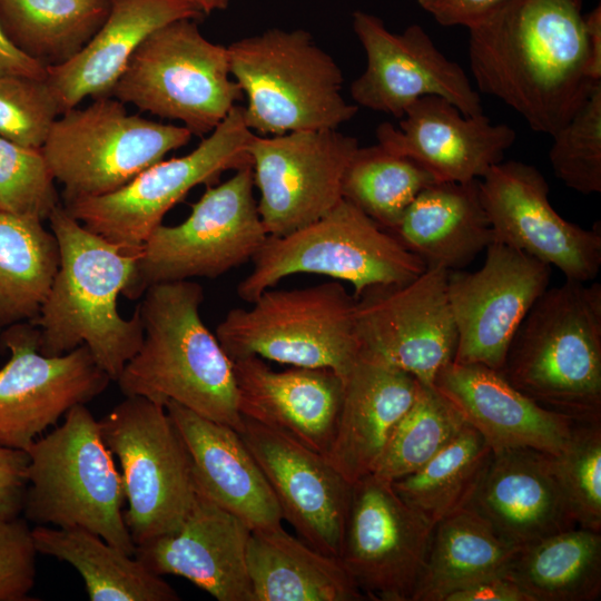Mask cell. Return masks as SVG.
I'll list each match as a JSON object with an SVG mask.
<instances>
[{
	"mask_svg": "<svg viewBox=\"0 0 601 601\" xmlns=\"http://www.w3.org/2000/svg\"><path fill=\"white\" fill-rule=\"evenodd\" d=\"M480 91L502 100L532 130L554 135L592 89L582 0H509L469 28Z\"/></svg>",
	"mask_w": 601,
	"mask_h": 601,
	"instance_id": "obj_1",
	"label": "cell"
},
{
	"mask_svg": "<svg viewBox=\"0 0 601 601\" xmlns=\"http://www.w3.org/2000/svg\"><path fill=\"white\" fill-rule=\"evenodd\" d=\"M48 220L59 245L60 264L38 316L30 322L39 331L38 348L58 356L85 345L116 382L144 338L138 306L129 319L117 308L137 255L86 228L61 204Z\"/></svg>",
	"mask_w": 601,
	"mask_h": 601,
	"instance_id": "obj_2",
	"label": "cell"
},
{
	"mask_svg": "<svg viewBox=\"0 0 601 601\" xmlns=\"http://www.w3.org/2000/svg\"><path fill=\"white\" fill-rule=\"evenodd\" d=\"M141 297L144 338L116 381L121 393L164 406L175 402L239 433L244 418L233 361L199 314L203 287L190 279L167 282Z\"/></svg>",
	"mask_w": 601,
	"mask_h": 601,
	"instance_id": "obj_3",
	"label": "cell"
},
{
	"mask_svg": "<svg viewBox=\"0 0 601 601\" xmlns=\"http://www.w3.org/2000/svg\"><path fill=\"white\" fill-rule=\"evenodd\" d=\"M500 373L538 404L601 420V285L568 280L529 311Z\"/></svg>",
	"mask_w": 601,
	"mask_h": 601,
	"instance_id": "obj_4",
	"label": "cell"
},
{
	"mask_svg": "<svg viewBox=\"0 0 601 601\" xmlns=\"http://www.w3.org/2000/svg\"><path fill=\"white\" fill-rule=\"evenodd\" d=\"M27 489L22 513L36 525L88 530L124 552L136 544L124 519L121 475L86 404L24 451Z\"/></svg>",
	"mask_w": 601,
	"mask_h": 601,
	"instance_id": "obj_5",
	"label": "cell"
},
{
	"mask_svg": "<svg viewBox=\"0 0 601 601\" xmlns=\"http://www.w3.org/2000/svg\"><path fill=\"white\" fill-rule=\"evenodd\" d=\"M230 75L247 98L244 117L252 131L337 129L358 106L342 95L338 65L303 29H268L227 47Z\"/></svg>",
	"mask_w": 601,
	"mask_h": 601,
	"instance_id": "obj_6",
	"label": "cell"
},
{
	"mask_svg": "<svg viewBox=\"0 0 601 601\" xmlns=\"http://www.w3.org/2000/svg\"><path fill=\"white\" fill-rule=\"evenodd\" d=\"M253 263L237 286L247 303L296 274L347 282L358 297L372 287L407 283L426 269L391 231L344 198L317 220L284 236H268Z\"/></svg>",
	"mask_w": 601,
	"mask_h": 601,
	"instance_id": "obj_7",
	"label": "cell"
},
{
	"mask_svg": "<svg viewBox=\"0 0 601 601\" xmlns=\"http://www.w3.org/2000/svg\"><path fill=\"white\" fill-rule=\"evenodd\" d=\"M233 308L216 337L234 361L258 356L296 367L328 368L342 380L359 356L356 297L338 282L263 292Z\"/></svg>",
	"mask_w": 601,
	"mask_h": 601,
	"instance_id": "obj_8",
	"label": "cell"
},
{
	"mask_svg": "<svg viewBox=\"0 0 601 601\" xmlns=\"http://www.w3.org/2000/svg\"><path fill=\"white\" fill-rule=\"evenodd\" d=\"M109 96L205 136L243 92L230 75L227 47L205 38L195 19H179L142 41Z\"/></svg>",
	"mask_w": 601,
	"mask_h": 601,
	"instance_id": "obj_9",
	"label": "cell"
},
{
	"mask_svg": "<svg viewBox=\"0 0 601 601\" xmlns=\"http://www.w3.org/2000/svg\"><path fill=\"white\" fill-rule=\"evenodd\" d=\"M191 136L185 126L129 115L125 104L105 95L61 114L41 150L68 203L124 187Z\"/></svg>",
	"mask_w": 601,
	"mask_h": 601,
	"instance_id": "obj_10",
	"label": "cell"
},
{
	"mask_svg": "<svg viewBox=\"0 0 601 601\" xmlns=\"http://www.w3.org/2000/svg\"><path fill=\"white\" fill-rule=\"evenodd\" d=\"M254 187L252 166L207 186L183 223L161 224L151 233L137 254L132 277L122 294L137 299L152 285L216 278L253 260L268 237Z\"/></svg>",
	"mask_w": 601,
	"mask_h": 601,
	"instance_id": "obj_11",
	"label": "cell"
},
{
	"mask_svg": "<svg viewBox=\"0 0 601 601\" xmlns=\"http://www.w3.org/2000/svg\"><path fill=\"white\" fill-rule=\"evenodd\" d=\"M99 424L120 464L124 519L136 546L176 530L196 487L189 453L166 407L126 396Z\"/></svg>",
	"mask_w": 601,
	"mask_h": 601,
	"instance_id": "obj_12",
	"label": "cell"
},
{
	"mask_svg": "<svg viewBox=\"0 0 601 601\" xmlns=\"http://www.w3.org/2000/svg\"><path fill=\"white\" fill-rule=\"evenodd\" d=\"M253 135L244 106L236 105L189 154L161 159L110 194L71 200L63 207L92 233L137 255L164 216L194 187L252 166L247 147Z\"/></svg>",
	"mask_w": 601,
	"mask_h": 601,
	"instance_id": "obj_13",
	"label": "cell"
},
{
	"mask_svg": "<svg viewBox=\"0 0 601 601\" xmlns=\"http://www.w3.org/2000/svg\"><path fill=\"white\" fill-rule=\"evenodd\" d=\"M358 147L355 137L337 129L254 134L247 150L268 236L287 235L334 208L343 199L344 174Z\"/></svg>",
	"mask_w": 601,
	"mask_h": 601,
	"instance_id": "obj_14",
	"label": "cell"
},
{
	"mask_svg": "<svg viewBox=\"0 0 601 601\" xmlns=\"http://www.w3.org/2000/svg\"><path fill=\"white\" fill-rule=\"evenodd\" d=\"M449 273L426 268L407 283L372 287L356 297L359 354L433 385L440 370L453 362L457 346Z\"/></svg>",
	"mask_w": 601,
	"mask_h": 601,
	"instance_id": "obj_15",
	"label": "cell"
},
{
	"mask_svg": "<svg viewBox=\"0 0 601 601\" xmlns=\"http://www.w3.org/2000/svg\"><path fill=\"white\" fill-rule=\"evenodd\" d=\"M435 525L373 474L352 484L338 560L367 600L412 601Z\"/></svg>",
	"mask_w": 601,
	"mask_h": 601,
	"instance_id": "obj_16",
	"label": "cell"
},
{
	"mask_svg": "<svg viewBox=\"0 0 601 601\" xmlns=\"http://www.w3.org/2000/svg\"><path fill=\"white\" fill-rule=\"evenodd\" d=\"M30 322L6 327L10 358L0 368V445L26 451L75 405L87 404L111 382L85 345L58 356L38 348Z\"/></svg>",
	"mask_w": 601,
	"mask_h": 601,
	"instance_id": "obj_17",
	"label": "cell"
},
{
	"mask_svg": "<svg viewBox=\"0 0 601 601\" xmlns=\"http://www.w3.org/2000/svg\"><path fill=\"white\" fill-rule=\"evenodd\" d=\"M483 266L449 273V300L457 331L453 362L501 371L511 342L549 287L551 266L497 242Z\"/></svg>",
	"mask_w": 601,
	"mask_h": 601,
	"instance_id": "obj_18",
	"label": "cell"
},
{
	"mask_svg": "<svg viewBox=\"0 0 601 601\" xmlns=\"http://www.w3.org/2000/svg\"><path fill=\"white\" fill-rule=\"evenodd\" d=\"M479 191L493 242L556 267L568 280L597 277L600 223L587 229L560 216L549 201L546 179L534 166L501 161L479 179Z\"/></svg>",
	"mask_w": 601,
	"mask_h": 601,
	"instance_id": "obj_19",
	"label": "cell"
},
{
	"mask_svg": "<svg viewBox=\"0 0 601 601\" xmlns=\"http://www.w3.org/2000/svg\"><path fill=\"white\" fill-rule=\"evenodd\" d=\"M352 22L367 60L351 85L356 106L401 119L417 99L440 96L465 116L483 114L481 97L464 70L436 48L421 26L393 33L364 11H355Z\"/></svg>",
	"mask_w": 601,
	"mask_h": 601,
	"instance_id": "obj_20",
	"label": "cell"
},
{
	"mask_svg": "<svg viewBox=\"0 0 601 601\" xmlns=\"http://www.w3.org/2000/svg\"><path fill=\"white\" fill-rule=\"evenodd\" d=\"M243 418L239 435L262 469L283 520L293 525L300 540L338 559L352 483L325 455L284 433Z\"/></svg>",
	"mask_w": 601,
	"mask_h": 601,
	"instance_id": "obj_21",
	"label": "cell"
},
{
	"mask_svg": "<svg viewBox=\"0 0 601 601\" xmlns=\"http://www.w3.org/2000/svg\"><path fill=\"white\" fill-rule=\"evenodd\" d=\"M380 145L414 160L435 181L466 183L482 178L502 161L516 134L484 115L465 116L440 96L414 101L398 127L383 122L376 129Z\"/></svg>",
	"mask_w": 601,
	"mask_h": 601,
	"instance_id": "obj_22",
	"label": "cell"
},
{
	"mask_svg": "<svg viewBox=\"0 0 601 601\" xmlns=\"http://www.w3.org/2000/svg\"><path fill=\"white\" fill-rule=\"evenodd\" d=\"M250 532L196 492L179 526L137 545L135 556L151 572L183 577L218 601H253L246 558Z\"/></svg>",
	"mask_w": 601,
	"mask_h": 601,
	"instance_id": "obj_23",
	"label": "cell"
},
{
	"mask_svg": "<svg viewBox=\"0 0 601 601\" xmlns=\"http://www.w3.org/2000/svg\"><path fill=\"white\" fill-rule=\"evenodd\" d=\"M433 386L489 443L493 452L531 449L556 455L577 421L549 410L512 386L495 370L451 362Z\"/></svg>",
	"mask_w": 601,
	"mask_h": 601,
	"instance_id": "obj_24",
	"label": "cell"
},
{
	"mask_svg": "<svg viewBox=\"0 0 601 601\" xmlns=\"http://www.w3.org/2000/svg\"><path fill=\"white\" fill-rule=\"evenodd\" d=\"M243 417L326 455L338 422L343 380L328 368L272 370L263 358L233 361Z\"/></svg>",
	"mask_w": 601,
	"mask_h": 601,
	"instance_id": "obj_25",
	"label": "cell"
},
{
	"mask_svg": "<svg viewBox=\"0 0 601 601\" xmlns=\"http://www.w3.org/2000/svg\"><path fill=\"white\" fill-rule=\"evenodd\" d=\"M467 506L518 548L577 526L552 471L551 454L531 449L493 452Z\"/></svg>",
	"mask_w": 601,
	"mask_h": 601,
	"instance_id": "obj_26",
	"label": "cell"
},
{
	"mask_svg": "<svg viewBox=\"0 0 601 601\" xmlns=\"http://www.w3.org/2000/svg\"><path fill=\"white\" fill-rule=\"evenodd\" d=\"M165 407L189 453L196 492L250 530L282 525L276 497L239 433L175 402Z\"/></svg>",
	"mask_w": 601,
	"mask_h": 601,
	"instance_id": "obj_27",
	"label": "cell"
},
{
	"mask_svg": "<svg viewBox=\"0 0 601 601\" xmlns=\"http://www.w3.org/2000/svg\"><path fill=\"white\" fill-rule=\"evenodd\" d=\"M417 386L413 375L359 354L343 380L337 427L325 455L349 483L375 471Z\"/></svg>",
	"mask_w": 601,
	"mask_h": 601,
	"instance_id": "obj_28",
	"label": "cell"
},
{
	"mask_svg": "<svg viewBox=\"0 0 601 601\" xmlns=\"http://www.w3.org/2000/svg\"><path fill=\"white\" fill-rule=\"evenodd\" d=\"M200 16L185 0H110L108 14L91 40L70 60L46 68L61 114L87 97L109 95L130 57L155 30Z\"/></svg>",
	"mask_w": 601,
	"mask_h": 601,
	"instance_id": "obj_29",
	"label": "cell"
},
{
	"mask_svg": "<svg viewBox=\"0 0 601 601\" xmlns=\"http://www.w3.org/2000/svg\"><path fill=\"white\" fill-rule=\"evenodd\" d=\"M391 233L426 268L449 272L462 269L493 243L479 179L426 186Z\"/></svg>",
	"mask_w": 601,
	"mask_h": 601,
	"instance_id": "obj_30",
	"label": "cell"
},
{
	"mask_svg": "<svg viewBox=\"0 0 601 601\" xmlns=\"http://www.w3.org/2000/svg\"><path fill=\"white\" fill-rule=\"evenodd\" d=\"M246 558L253 601L367 600L337 558L282 525L252 530Z\"/></svg>",
	"mask_w": 601,
	"mask_h": 601,
	"instance_id": "obj_31",
	"label": "cell"
},
{
	"mask_svg": "<svg viewBox=\"0 0 601 601\" xmlns=\"http://www.w3.org/2000/svg\"><path fill=\"white\" fill-rule=\"evenodd\" d=\"M38 553L72 565L81 575L90 601H177L178 593L135 555L79 528L36 525Z\"/></svg>",
	"mask_w": 601,
	"mask_h": 601,
	"instance_id": "obj_32",
	"label": "cell"
},
{
	"mask_svg": "<svg viewBox=\"0 0 601 601\" xmlns=\"http://www.w3.org/2000/svg\"><path fill=\"white\" fill-rule=\"evenodd\" d=\"M504 574L529 601H593L601 595V532L574 526L518 549Z\"/></svg>",
	"mask_w": 601,
	"mask_h": 601,
	"instance_id": "obj_33",
	"label": "cell"
},
{
	"mask_svg": "<svg viewBox=\"0 0 601 601\" xmlns=\"http://www.w3.org/2000/svg\"><path fill=\"white\" fill-rule=\"evenodd\" d=\"M518 549L474 509H460L435 524L412 601H444L465 585L502 574Z\"/></svg>",
	"mask_w": 601,
	"mask_h": 601,
	"instance_id": "obj_34",
	"label": "cell"
},
{
	"mask_svg": "<svg viewBox=\"0 0 601 601\" xmlns=\"http://www.w3.org/2000/svg\"><path fill=\"white\" fill-rule=\"evenodd\" d=\"M110 0H0V29L45 68L76 56L96 35Z\"/></svg>",
	"mask_w": 601,
	"mask_h": 601,
	"instance_id": "obj_35",
	"label": "cell"
},
{
	"mask_svg": "<svg viewBox=\"0 0 601 601\" xmlns=\"http://www.w3.org/2000/svg\"><path fill=\"white\" fill-rule=\"evenodd\" d=\"M60 264L57 238L42 220L0 210V327L32 322Z\"/></svg>",
	"mask_w": 601,
	"mask_h": 601,
	"instance_id": "obj_36",
	"label": "cell"
},
{
	"mask_svg": "<svg viewBox=\"0 0 601 601\" xmlns=\"http://www.w3.org/2000/svg\"><path fill=\"white\" fill-rule=\"evenodd\" d=\"M492 456L485 439L466 423L427 463L392 485L405 503L435 525L469 505Z\"/></svg>",
	"mask_w": 601,
	"mask_h": 601,
	"instance_id": "obj_37",
	"label": "cell"
},
{
	"mask_svg": "<svg viewBox=\"0 0 601 601\" xmlns=\"http://www.w3.org/2000/svg\"><path fill=\"white\" fill-rule=\"evenodd\" d=\"M434 178L414 160L377 144L358 147L343 178L342 196L391 231Z\"/></svg>",
	"mask_w": 601,
	"mask_h": 601,
	"instance_id": "obj_38",
	"label": "cell"
},
{
	"mask_svg": "<svg viewBox=\"0 0 601 601\" xmlns=\"http://www.w3.org/2000/svg\"><path fill=\"white\" fill-rule=\"evenodd\" d=\"M465 424L461 413L433 385L418 382L412 405L396 424L372 474L392 483L415 472Z\"/></svg>",
	"mask_w": 601,
	"mask_h": 601,
	"instance_id": "obj_39",
	"label": "cell"
},
{
	"mask_svg": "<svg viewBox=\"0 0 601 601\" xmlns=\"http://www.w3.org/2000/svg\"><path fill=\"white\" fill-rule=\"evenodd\" d=\"M551 465L577 526L601 532V420L577 421Z\"/></svg>",
	"mask_w": 601,
	"mask_h": 601,
	"instance_id": "obj_40",
	"label": "cell"
},
{
	"mask_svg": "<svg viewBox=\"0 0 601 601\" xmlns=\"http://www.w3.org/2000/svg\"><path fill=\"white\" fill-rule=\"evenodd\" d=\"M549 159L569 188L590 195L601 191V83L554 135Z\"/></svg>",
	"mask_w": 601,
	"mask_h": 601,
	"instance_id": "obj_41",
	"label": "cell"
},
{
	"mask_svg": "<svg viewBox=\"0 0 601 601\" xmlns=\"http://www.w3.org/2000/svg\"><path fill=\"white\" fill-rule=\"evenodd\" d=\"M59 205L42 150L0 137V210L43 221Z\"/></svg>",
	"mask_w": 601,
	"mask_h": 601,
	"instance_id": "obj_42",
	"label": "cell"
},
{
	"mask_svg": "<svg viewBox=\"0 0 601 601\" xmlns=\"http://www.w3.org/2000/svg\"><path fill=\"white\" fill-rule=\"evenodd\" d=\"M61 115L46 78L0 75V137L41 149Z\"/></svg>",
	"mask_w": 601,
	"mask_h": 601,
	"instance_id": "obj_43",
	"label": "cell"
},
{
	"mask_svg": "<svg viewBox=\"0 0 601 601\" xmlns=\"http://www.w3.org/2000/svg\"><path fill=\"white\" fill-rule=\"evenodd\" d=\"M27 520L0 518V601L31 600L37 549Z\"/></svg>",
	"mask_w": 601,
	"mask_h": 601,
	"instance_id": "obj_44",
	"label": "cell"
},
{
	"mask_svg": "<svg viewBox=\"0 0 601 601\" xmlns=\"http://www.w3.org/2000/svg\"><path fill=\"white\" fill-rule=\"evenodd\" d=\"M24 451L0 445V518L20 516L27 489Z\"/></svg>",
	"mask_w": 601,
	"mask_h": 601,
	"instance_id": "obj_45",
	"label": "cell"
},
{
	"mask_svg": "<svg viewBox=\"0 0 601 601\" xmlns=\"http://www.w3.org/2000/svg\"><path fill=\"white\" fill-rule=\"evenodd\" d=\"M509 0H417L440 24L467 29Z\"/></svg>",
	"mask_w": 601,
	"mask_h": 601,
	"instance_id": "obj_46",
	"label": "cell"
},
{
	"mask_svg": "<svg viewBox=\"0 0 601 601\" xmlns=\"http://www.w3.org/2000/svg\"><path fill=\"white\" fill-rule=\"evenodd\" d=\"M444 601H529L504 573L489 577L450 593Z\"/></svg>",
	"mask_w": 601,
	"mask_h": 601,
	"instance_id": "obj_47",
	"label": "cell"
},
{
	"mask_svg": "<svg viewBox=\"0 0 601 601\" xmlns=\"http://www.w3.org/2000/svg\"><path fill=\"white\" fill-rule=\"evenodd\" d=\"M0 75L46 78V68L14 48L0 29Z\"/></svg>",
	"mask_w": 601,
	"mask_h": 601,
	"instance_id": "obj_48",
	"label": "cell"
},
{
	"mask_svg": "<svg viewBox=\"0 0 601 601\" xmlns=\"http://www.w3.org/2000/svg\"><path fill=\"white\" fill-rule=\"evenodd\" d=\"M588 45V72L593 82H601V6L598 4L588 14H583Z\"/></svg>",
	"mask_w": 601,
	"mask_h": 601,
	"instance_id": "obj_49",
	"label": "cell"
},
{
	"mask_svg": "<svg viewBox=\"0 0 601 601\" xmlns=\"http://www.w3.org/2000/svg\"><path fill=\"white\" fill-rule=\"evenodd\" d=\"M195 7L201 14L211 13L216 10H224L228 7L229 0H185Z\"/></svg>",
	"mask_w": 601,
	"mask_h": 601,
	"instance_id": "obj_50",
	"label": "cell"
}]
</instances>
